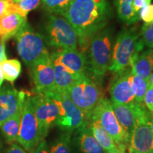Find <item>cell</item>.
I'll return each instance as SVG.
<instances>
[{
    "label": "cell",
    "mask_w": 153,
    "mask_h": 153,
    "mask_svg": "<svg viewBox=\"0 0 153 153\" xmlns=\"http://www.w3.org/2000/svg\"><path fill=\"white\" fill-rule=\"evenodd\" d=\"M75 30L77 43L85 51L91 38L106 26L110 16L108 0H73L63 13Z\"/></svg>",
    "instance_id": "6da1fadb"
},
{
    "label": "cell",
    "mask_w": 153,
    "mask_h": 153,
    "mask_svg": "<svg viewBox=\"0 0 153 153\" xmlns=\"http://www.w3.org/2000/svg\"><path fill=\"white\" fill-rule=\"evenodd\" d=\"M144 43L135 30L123 29L116 38L109 70L114 73L128 68L143 51Z\"/></svg>",
    "instance_id": "7a4b0ae2"
},
{
    "label": "cell",
    "mask_w": 153,
    "mask_h": 153,
    "mask_svg": "<svg viewBox=\"0 0 153 153\" xmlns=\"http://www.w3.org/2000/svg\"><path fill=\"white\" fill-rule=\"evenodd\" d=\"M15 36L17 52L27 66H31L42 57L49 55L45 38L36 32L27 22Z\"/></svg>",
    "instance_id": "3957f363"
},
{
    "label": "cell",
    "mask_w": 153,
    "mask_h": 153,
    "mask_svg": "<svg viewBox=\"0 0 153 153\" xmlns=\"http://www.w3.org/2000/svg\"><path fill=\"white\" fill-rule=\"evenodd\" d=\"M112 55V33L102 29L91 38L89 43V69L94 76L101 78L109 70Z\"/></svg>",
    "instance_id": "277c9868"
},
{
    "label": "cell",
    "mask_w": 153,
    "mask_h": 153,
    "mask_svg": "<svg viewBox=\"0 0 153 153\" xmlns=\"http://www.w3.org/2000/svg\"><path fill=\"white\" fill-rule=\"evenodd\" d=\"M72 102L85 114L86 120L91 117L93 111L101 98L98 86L88 76H82L68 91Z\"/></svg>",
    "instance_id": "5b68a950"
},
{
    "label": "cell",
    "mask_w": 153,
    "mask_h": 153,
    "mask_svg": "<svg viewBox=\"0 0 153 153\" xmlns=\"http://www.w3.org/2000/svg\"><path fill=\"white\" fill-rule=\"evenodd\" d=\"M32 104L38 122L40 140H45L50 130L56 126L59 108L52 97L46 94H30Z\"/></svg>",
    "instance_id": "8992f818"
},
{
    "label": "cell",
    "mask_w": 153,
    "mask_h": 153,
    "mask_svg": "<svg viewBox=\"0 0 153 153\" xmlns=\"http://www.w3.org/2000/svg\"><path fill=\"white\" fill-rule=\"evenodd\" d=\"M46 42L59 48H76L77 36L75 30L63 16L51 14L46 24Z\"/></svg>",
    "instance_id": "52a82bcc"
},
{
    "label": "cell",
    "mask_w": 153,
    "mask_h": 153,
    "mask_svg": "<svg viewBox=\"0 0 153 153\" xmlns=\"http://www.w3.org/2000/svg\"><path fill=\"white\" fill-rule=\"evenodd\" d=\"M45 94L52 97L58 105L59 117L56 126L62 131L73 132L85 123V114L72 102L68 92L55 90Z\"/></svg>",
    "instance_id": "ba28073f"
},
{
    "label": "cell",
    "mask_w": 153,
    "mask_h": 153,
    "mask_svg": "<svg viewBox=\"0 0 153 153\" xmlns=\"http://www.w3.org/2000/svg\"><path fill=\"white\" fill-rule=\"evenodd\" d=\"M91 116L98 120L103 128L112 137L118 148L126 152L128 148L126 135L115 116L111 102L104 97H101Z\"/></svg>",
    "instance_id": "9c48e42d"
},
{
    "label": "cell",
    "mask_w": 153,
    "mask_h": 153,
    "mask_svg": "<svg viewBox=\"0 0 153 153\" xmlns=\"http://www.w3.org/2000/svg\"><path fill=\"white\" fill-rule=\"evenodd\" d=\"M17 142L25 150L28 152H30L41 142L37 119L30 99V93L28 91H26L22 106L20 130Z\"/></svg>",
    "instance_id": "30bf717a"
},
{
    "label": "cell",
    "mask_w": 153,
    "mask_h": 153,
    "mask_svg": "<svg viewBox=\"0 0 153 153\" xmlns=\"http://www.w3.org/2000/svg\"><path fill=\"white\" fill-rule=\"evenodd\" d=\"M110 86L111 102L119 104H131L134 102L133 73L131 67L116 72Z\"/></svg>",
    "instance_id": "8fae6325"
},
{
    "label": "cell",
    "mask_w": 153,
    "mask_h": 153,
    "mask_svg": "<svg viewBox=\"0 0 153 153\" xmlns=\"http://www.w3.org/2000/svg\"><path fill=\"white\" fill-rule=\"evenodd\" d=\"M29 68L35 85L36 92L45 94L56 90L54 65L50 54L42 57Z\"/></svg>",
    "instance_id": "7c38bea8"
},
{
    "label": "cell",
    "mask_w": 153,
    "mask_h": 153,
    "mask_svg": "<svg viewBox=\"0 0 153 153\" xmlns=\"http://www.w3.org/2000/svg\"><path fill=\"white\" fill-rule=\"evenodd\" d=\"M145 108L137 120L128 145V153H153V134Z\"/></svg>",
    "instance_id": "4fadbf2b"
},
{
    "label": "cell",
    "mask_w": 153,
    "mask_h": 153,
    "mask_svg": "<svg viewBox=\"0 0 153 153\" xmlns=\"http://www.w3.org/2000/svg\"><path fill=\"white\" fill-rule=\"evenodd\" d=\"M111 106L115 116L125 133L128 148L139 116L146 108L144 105H137L134 102L131 104H119L111 102Z\"/></svg>",
    "instance_id": "5bb4252c"
},
{
    "label": "cell",
    "mask_w": 153,
    "mask_h": 153,
    "mask_svg": "<svg viewBox=\"0 0 153 153\" xmlns=\"http://www.w3.org/2000/svg\"><path fill=\"white\" fill-rule=\"evenodd\" d=\"M26 94L11 87L0 89V126L22 108Z\"/></svg>",
    "instance_id": "9a60e30c"
},
{
    "label": "cell",
    "mask_w": 153,
    "mask_h": 153,
    "mask_svg": "<svg viewBox=\"0 0 153 153\" xmlns=\"http://www.w3.org/2000/svg\"><path fill=\"white\" fill-rule=\"evenodd\" d=\"M51 56L56 58L63 66L76 75L87 76V59L84 53L76 48H60Z\"/></svg>",
    "instance_id": "2e32d148"
},
{
    "label": "cell",
    "mask_w": 153,
    "mask_h": 153,
    "mask_svg": "<svg viewBox=\"0 0 153 153\" xmlns=\"http://www.w3.org/2000/svg\"><path fill=\"white\" fill-rule=\"evenodd\" d=\"M73 142L75 148L80 153L104 152V149L94 137L86 122L75 130Z\"/></svg>",
    "instance_id": "e0dca14e"
},
{
    "label": "cell",
    "mask_w": 153,
    "mask_h": 153,
    "mask_svg": "<svg viewBox=\"0 0 153 153\" xmlns=\"http://www.w3.org/2000/svg\"><path fill=\"white\" fill-rule=\"evenodd\" d=\"M51 57L54 65L55 89L57 91L60 92H68L69 89L81 76L76 75L68 70L54 57L51 55Z\"/></svg>",
    "instance_id": "ac0fdd59"
},
{
    "label": "cell",
    "mask_w": 153,
    "mask_h": 153,
    "mask_svg": "<svg viewBox=\"0 0 153 153\" xmlns=\"http://www.w3.org/2000/svg\"><path fill=\"white\" fill-rule=\"evenodd\" d=\"M26 22V17L17 13L6 15L0 19V38L7 40L16 36L17 32Z\"/></svg>",
    "instance_id": "d6986e66"
},
{
    "label": "cell",
    "mask_w": 153,
    "mask_h": 153,
    "mask_svg": "<svg viewBox=\"0 0 153 153\" xmlns=\"http://www.w3.org/2000/svg\"><path fill=\"white\" fill-rule=\"evenodd\" d=\"M132 71L149 82L153 70V48L142 51L131 64Z\"/></svg>",
    "instance_id": "ffe728a7"
},
{
    "label": "cell",
    "mask_w": 153,
    "mask_h": 153,
    "mask_svg": "<svg viewBox=\"0 0 153 153\" xmlns=\"http://www.w3.org/2000/svg\"><path fill=\"white\" fill-rule=\"evenodd\" d=\"M85 122L87 123L94 137L104 150L108 152L117 148V145L115 143L112 137L103 128L98 120L93 116H91V117Z\"/></svg>",
    "instance_id": "44dd1931"
},
{
    "label": "cell",
    "mask_w": 153,
    "mask_h": 153,
    "mask_svg": "<svg viewBox=\"0 0 153 153\" xmlns=\"http://www.w3.org/2000/svg\"><path fill=\"white\" fill-rule=\"evenodd\" d=\"M21 117L22 108L16 114L4 122L2 125L0 126L1 133L7 143L13 144L17 141L20 130Z\"/></svg>",
    "instance_id": "7402d4cb"
},
{
    "label": "cell",
    "mask_w": 153,
    "mask_h": 153,
    "mask_svg": "<svg viewBox=\"0 0 153 153\" xmlns=\"http://www.w3.org/2000/svg\"><path fill=\"white\" fill-rule=\"evenodd\" d=\"M133 0H116L117 14L120 19L128 24H132L139 20V14L134 11Z\"/></svg>",
    "instance_id": "603a6c76"
},
{
    "label": "cell",
    "mask_w": 153,
    "mask_h": 153,
    "mask_svg": "<svg viewBox=\"0 0 153 153\" xmlns=\"http://www.w3.org/2000/svg\"><path fill=\"white\" fill-rule=\"evenodd\" d=\"M4 79L13 83L22 72V65L16 59L5 60L0 63Z\"/></svg>",
    "instance_id": "cb8c5ba5"
},
{
    "label": "cell",
    "mask_w": 153,
    "mask_h": 153,
    "mask_svg": "<svg viewBox=\"0 0 153 153\" xmlns=\"http://www.w3.org/2000/svg\"><path fill=\"white\" fill-rule=\"evenodd\" d=\"M41 0H15L9 7L8 13H17L21 16L26 17L28 13L33 10L39 5Z\"/></svg>",
    "instance_id": "d4e9b609"
},
{
    "label": "cell",
    "mask_w": 153,
    "mask_h": 153,
    "mask_svg": "<svg viewBox=\"0 0 153 153\" xmlns=\"http://www.w3.org/2000/svg\"><path fill=\"white\" fill-rule=\"evenodd\" d=\"M133 73V88L134 92H135V99L134 103L137 105H144L143 104V99L147 89L149 87V82L146 81L140 76L137 75L135 73Z\"/></svg>",
    "instance_id": "484cf974"
},
{
    "label": "cell",
    "mask_w": 153,
    "mask_h": 153,
    "mask_svg": "<svg viewBox=\"0 0 153 153\" xmlns=\"http://www.w3.org/2000/svg\"><path fill=\"white\" fill-rule=\"evenodd\" d=\"M72 134V132H63L51 145L50 153H70Z\"/></svg>",
    "instance_id": "4316f807"
},
{
    "label": "cell",
    "mask_w": 153,
    "mask_h": 153,
    "mask_svg": "<svg viewBox=\"0 0 153 153\" xmlns=\"http://www.w3.org/2000/svg\"><path fill=\"white\" fill-rule=\"evenodd\" d=\"M73 0H43V7L51 14L62 16Z\"/></svg>",
    "instance_id": "83f0119b"
},
{
    "label": "cell",
    "mask_w": 153,
    "mask_h": 153,
    "mask_svg": "<svg viewBox=\"0 0 153 153\" xmlns=\"http://www.w3.org/2000/svg\"><path fill=\"white\" fill-rule=\"evenodd\" d=\"M140 33L144 45L153 48V22L143 25Z\"/></svg>",
    "instance_id": "f1b7e54d"
},
{
    "label": "cell",
    "mask_w": 153,
    "mask_h": 153,
    "mask_svg": "<svg viewBox=\"0 0 153 153\" xmlns=\"http://www.w3.org/2000/svg\"><path fill=\"white\" fill-rule=\"evenodd\" d=\"M139 18L141 19L145 24L153 22V4H149L143 7L139 11Z\"/></svg>",
    "instance_id": "f546056e"
},
{
    "label": "cell",
    "mask_w": 153,
    "mask_h": 153,
    "mask_svg": "<svg viewBox=\"0 0 153 153\" xmlns=\"http://www.w3.org/2000/svg\"><path fill=\"white\" fill-rule=\"evenodd\" d=\"M143 104L147 110L150 112H153V87L150 85L145 94Z\"/></svg>",
    "instance_id": "4dcf8cb0"
},
{
    "label": "cell",
    "mask_w": 153,
    "mask_h": 153,
    "mask_svg": "<svg viewBox=\"0 0 153 153\" xmlns=\"http://www.w3.org/2000/svg\"><path fill=\"white\" fill-rule=\"evenodd\" d=\"M30 153H50L48 146L45 140L41 141L33 150L30 152Z\"/></svg>",
    "instance_id": "1f68e13d"
},
{
    "label": "cell",
    "mask_w": 153,
    "mask_h": 153,
    "mask_svg": "<svg viewBox=\"0 0 153 153\" xmlns=\"http://www.w3.org/2000/svg\"><path fill=\"white\" fill-rule=\"evenodd\" d=\"M151 1H152V0H133V7L134 11L137 13V14H139V11L143 7L150 4Z\"/></svg>",
    "instance_id": "d6a6232c"
},
{
    "label": "cell",
    "mask_w": 153,
    "mask_h": 153,
    "mask_svg": "<svg viewBox=\"0 0 153 153\" xmlns=\"http://www.w3.org/2000/svg\"><path fill=\"white\" fill-rule=\"evenodd\" d=\"M12 2V0H0V19L9 14V7Z\"/></svg>",
    "instance_id": "836d02e7"
},
{
    "label": "cell",
    "mask_w": 153,
    "mask_h": 153,
    "mask_svg": "<svg viewBox=\"0 0 153 153\" xmlns=\"http://www.w3.org/2000/svg\"><path fill=\"white\" fill-rule=\"evenodd\" d=\"M6 153H26V152L24 149L21 148L16 143H13L11 144L10 148L7 150Z\"/></svg>",
    "instance_id": "e575fe53"
},
{
    "label": "cell",
    "mask_w": 153,
    "mask_h": 153,
    "mask_svg": "<svg viewBox=\"0 0 153 153\" xmlns=\"http://www.w3.org/2000/svg\"><path fill=\"white\" fill-rule=\"evenodd\" d=\"M5 60H7L5 53V40L0 38V63Z\"/></svg>",
    "instance_id": "d590c367"
},
{
    "label": "cell",
    "mask_w": 153,
    "mask_h": 153,
    "mask_svg": "<svg viewBox=\"0 0 153 153\" xmlns=\"http://www.w3.org/2000/svg\"><path fill=\"white\" fill-rule=\"evenodd\" d=\"M148 120H149V123H150L151 130H152V134H153V112L148 113Z\"/></svg>",
    "instance_id": "8d00e7d4"
},
{
    "label": "cell",
    "mask_w": 153,
    "mask_h": 153,
    "mask_svg": "<svg viewBox=\"0 0 153 153\" xmlns=\"http://www.w3.org/2000/svg\"><path fill=\"white\" fill-rule=\"evenodd\" d=\"M4 79V74H3L2 70H1V65H0V89H1V86L2 85Z\"/></svg>",
    "instance_id": "74e56055"
},
{
    "label": "cell",
    "mask_w": 153,
    "mask_h": 153,
    "mask_svg": "<svg viewBox=\"0 0 153 153\" xmlns=\"http://www.w3.org/2000/svg\"><path fill=\"white\" fill-rule=\"evenodd\" d=\"M149 85H150L151 87H153V70L152 72H151L150 78H149Z\"/></svg>",
    "instance_id": "f35d334b"
},
{
    "label": "cell",
    "mask_w": 153,
    "mask_h": 153,
    "mask_svg": "<svg viewBox=\"0 0 153 153\" xmlns=\"http://www.w3.org/2000/svg\"><path fill=\"white\" fill-rule=\"evenodd\" d=\"M107 153H122V152L119 150V149L118 148V147H117V148L114 149V150L108 151Z\"/></svg>",
    "instance_id": "ab89813d"
},
{
    "label": "cell",
    "mask_w": 153,
    "mask_h": 153,
    "mask_svg": "<svg viewBox=\"0 0 153 153\" xmlns=\"http://www.w3.org/2000/svg\"><path fill=\"white\" fill-rule=\"evenodd\" d=\"M2 147H3L2 142H1V140L0 139V152H1V148H2Z\"/></svg>",
    "instance_id": "60d3db41"
},
{
    "label": "cell",
    "mask_w": 153,
    "mask_h": 153,
    "mask_svg": "<svg viewBox=\"0 0 153 153\" xmlns=\"http://www.w3.org/2000/svg\"><path fill=\"white\" fill-rule=\"evenodd\" d=\"M120 151H121V150H120ZM121 152H122V153H126V152H124V151H121Z\"/></svg>",
    "instance_id": "b9f144b4"
},
{
    "label": "cell",
    "mask_w": 153,
    "mask_h": 153,
    "mask_svg": "<svg viewBox=\"0 0 153 153\" xmlns=\"http://www.w3.org/2000/svg\"><path fill=\"white\" fill-rule=\"evenodd\" d=\"M12 1H15V0H12Z\"/></svg>",
    "instance_id": "7bdbcfd3"
}]
</instances>
